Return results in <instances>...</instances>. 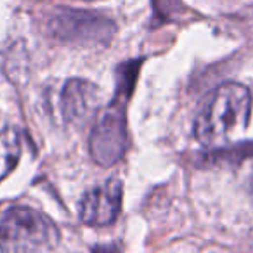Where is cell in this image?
<instances>
[{"label":"cell","instance_id":"obj_2","mask_svg":"<svg viewBox=\"0 0 253 253\" xmlns=\"http://www.w3.org/2000/svg\"><path fill=\"white\" fill-rule=\"evenodd\" d=\"M59 239L57 225L32 207H12L0 218V248L4 252H52Z\"/></svg>","mask_w":253,"mask_h":253},{"label":"cell","instance_id":"obj_6","mask_svg":"<svg viewBox=\"0 0 253 253\" xmlns=\"http://www.w3.org/2000/svg\"><path fill=\"white\" fill-rule=\"evenodd\" d=\"M21 156V139L11 123L0 118V182L16 169Z\"/></svg>","mask_w":253,"mask_h":253},{"label":"cell","instance_id":"obj_1","mask_svg":"<svg viewBox=\"0 0 253 253\" xmlns=\"http://www.w3.org/2000/svg\"><path fill=\"white\" fill-rule=\"evenodd\" d=\"M252 113V95L241 84L217 87L200 108L194 135L203 146H218L243 134Z\"/></svg>","mask_w":253,"mask_h":253},{"label":"cell","instance_id":"obj_3","mask_svg":"<svg viewBox=\"0 0 253 253\" xmlns=\"http://www.w3.org/2000/svg\"><path fill=\"white\" fill-rule=\"evenodd\" d=\"M122 182L118 179H108L92 187L80 201V220L94 227L113 224L122 210Z\"/></svg>","mask_w":253,"mask_h":253},{"label":"cell","instance_id":"obj_5","mask_svg":"<svg viewBox=\"0 0 253 253\" xmlns=\"http://www.w3.org/2000/svg\"><path fill=\"white\" fill-rule=\"evenodd\" d=\"M123 123L116 115L102 116L97 128L92 134V153L94 158L102 165L116 162L123 153Z\"/></svg>","mask_w":253,"mask_h":253},{"label":"cell","instance_id":"obj_4","mask_svg":"<svg viewBox=\"0 0 253 253\" xmlns=\"http://www.w3.org/2000/svg\"><path fill=\"white\" fill-rule=\"evenodd\" d=\"M99 90L85 80H70L59 94V111L70 125L80 123L97 108Z\"/></svg>","mask_w":253,"mask_h":253}]
</instances>
